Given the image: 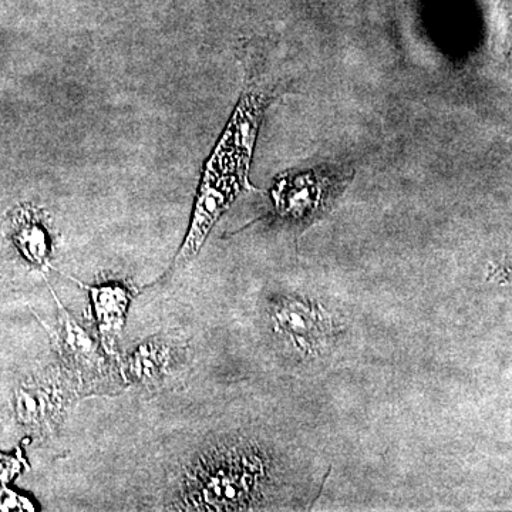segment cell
Segmentation results:
<instances>
[{"mask_svg": "<svg viewBox=\"0 0 512 512\" xmlns=\"http://www.w3.org/2000/svg\"><path fill=\"white\" fill-rule=\"evenodd\" d=\"M272 464L251 443H222L202 451L188 466L181 485V510H251L264 498Z\"/></svg>", "mask_w": 512, "mask_h": 512, "instance_id": "1", "label": "cell"}, {"mask_svg": "<svg viewBox=\"0 0 512 512\" xmlns=\"http://www.w3.org/2000/svg\"><path fill=\"white\" fill-rule=\"evenodd\" d=\"M346 165L319 164L288 171L272 188L275 215L288 227L303 229L325 217L352 180Z\"/></svg>", "mask_w": 512, "mask_h": 512, "instance_id": "2", "label": "cell"}, {"mask_svg": "<svg viewBox=\"0 0 512 512\" xmlns=\"http://www.w3.org/2000/svg\"><path fill=\"white\" fill-rule=\"evenodd\" d=\"M271 316L278 335L305 357L325 353L335 335L328 312L309 299L282 296L272 303Z\"/></svg>", "mask_w": 512, "mask_h": 512, "instance_id": "3", "label": "cell"}, {"mask_svg": "<svg viewBox=\"0 0 512 512\" xmlns=\"http://www.w3.org/2000/svg\"><path fill=\"white\" fill-rule=\"evenodd\" d=\"M15 409L26 429L36 434H49L62 419L66 407V389L56 375L35 377L16 390Z\"/></svg>", "mask_w": 512, "mask_h": 512, "instance_id": "4", "label": "cell"}, {"mask_svg": "<svg viewBox=\"0 0 512 512\" xmlns=\"http://www.w3.org/2000/svg\"><path fill=\"white\" fill-rule=\"evenodd\" d=\"M52 293L55 296L57 308H59L56 339L64 365L69 366V369L80 380L86 379V377H96L99 375L101 366V356L96 342L63 308L55 292L52 291Z\"/></svg>", "mask_w": 512, "mask_h": 512, "instance_id": "5", "label": "cell"}, {"mask_svg": "<svg viewBox=\"0 0 512 512\" xmlns=\"http://www.w3.org/2000/svg\"><path fill=\"white\" fill-rule=\"evenodd\" d=\"M92 296L94 318L104 343L113 346L119 338L131 302V291L120 284L83 285Z\"/></svg>", "mask_w": 512, "mask_h": 512, "instance_id": "6", "label": "cell"}, {"mask_svg": "<svg viewBox=\"0 0 512 512\" xmlns=\"http://www.w3.org/2000/svg\"><path fill=\"white\" fill-rule=\"evenodd\" d=\"M184 349L165 340H153L138 348L127 363V370L138 383H161L174 372Z\"/></svg>", "mask_w": 512, "mask_h": 512, "instance_id": "7", "label": "cell"}, {"mask_svg": "<svg viewBox=\"0 0 512 512\" xmlns=\"http://www.w3.org/2000/svg\"><path fill=\"white\" fill-rule=\"evenodd\" d=\"M13 231L16 245L25 258L39 268H47L50 258L49 234L36 212H22Z\"/></svg>", "mask_w": 512, "mask_h": 512, "instance_id": "8", "label": "cell"}]
</instances>
